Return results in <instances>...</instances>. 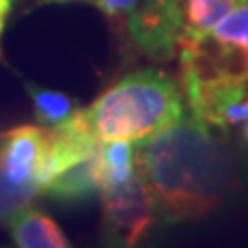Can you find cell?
Here are the masks:
<instances>
[{"mask_svg": "<svg viewBox=\"0 0 248 248\" xmlns=\"http://www.w3.org/2000/svg\"><path fill=\"white\" fill-rule=\"evenodd\" d=\"M135 161L166 223L201 221L242 190L236 151L188 114L137 143Z\"/></svg>", "mask_w": 248, "mask_h": 248, "instance_id": "cell-1", "label": "cell"}, {"mask_svg": "<svg viewBox=\"0 0 248 248\" xmlns=\"http://www.w3.org/2000/svg\"><path fill=\"white\" fill-rule=\"evenodd\" d=\"M85 122L97 141L143 143L186 116V102L174 77L141 68L110 85L89 108Z\"/></svg>", "mask_w": 248, "mask_h": 248, "instance_id": "cell-2", "label": "cell"}, {"mask_svg": "<svg viewBox=\"0 0 248 248\" xmlns=\"http://www.w3.org/2000/svg\"><path fill=\"white\" fill-rule=\"evenodd\" d=\"M176 56L182 91L248 83V0L238 2L207 35L180 42Z\"/></svg>", "mask_w": 248, "mask_h": 248, "instance_id": "cell-3", "label": "cell"}, {"mask_svg": "<svg viewBox=\"0 0 248 248\" xmlns=\"http://www.w3.org/2000/svg\"><path fill=\"white\" fill-rule=\"evenodd\" d=\"M102 201V228L110 246H137L159 221L157 207L139 172L126 184L104 190Z\"/></svg>", "mask_w": 248, "mask_h": 248, "instance_id": "cell-4", "label": "cell"}, {"mask_svg": "<svg viewBox=\"0 0 248 248\" xmlns=\"http://www.w3.org/2000/svg\"><path fill=\"white\" fill-rule=\"evenodd\" d=\"M128 37L149 60L168 62L178 50V23L172 0H141L124 21Z\"/></svg>", "mask_w": 248, "mask_h": 248, "instance_id": "cell-5", "label": "cell"}, {"mask_svg": "<svg viewBox=\"0 0 248 248\" xmlns=\"http://www.w3.org/2000/svg\"><path fill=\"white\" fill-rule=\"evenodd\" d=\"M48 130L42 124H19L0 133V170L17 184L35 186ZM40 192V190H37Z\"/></svg>", "mask_w": 248, "mask_h": 248, "instance_id": "cell-6", "label": "cell"}, {"mask_svg": "<svg viewBox=\"0 0 248 248\" xmlns=\"http://www.w3.org/2000/svg\"><path fill=\"white\" fill-rule=\"evenodd\" d=\"M6 228L15 246L19 248H68L71 240L48 213L25 205L6 219Z\"/></svg>", "mask_w": 248, "mask_h": 248, "instance_id": "cell-7", "label": "cell"}, {"mask_svg": "<svg viewBox=\"0 0 248 248\" xmlns=\"http://www.w3.org/2000/svg\"><path fill=\"white\" fill-rule=\"evenodd\" d=\"M180 42L199 40L242 0H172Z\"/></svg>", "mask_w": 248, "mask_h": 248, "instance_id": "cell-8", "label": "cell"}, {"mask_svg": "<svg viewBox=\"0 0 248 248\" xmlns=\"http://www.w3.org/2000/svg\"><path fill=\"white\" fill-rule=\"evenodd\" d=\"M95 192H99L95 174V151L89 157L77 161L75 166L60 172L42 188V195L66 205L83 203V201L91 199Z\"/></svg>", "mask_w": 248, "mask_h": 248, "instance_id": "cell-9", "label": "cell"}, {"mask_svg": "<svg viewBox=\"0 0 248 248\" xmlns=\"http://www.w3.org/2000/svg\"><path fill=\"white\" fill-rule=\"evenodd\" d=\"M95 174L99 192L126 184L137 174L135 143L99 141L95 149Z\"/></svg>", "mask_w": 248, "mask_h": 248, "instance_id": "cell-10", "label": "cell"}, {"mask_svg": "<svg viewBox=\"0 0 248 248\" xmlns=\"http://www.w3.org/2000/svg\"><path fill=\"white\" fill-rule=\"evenodd\" d=\"M25 89L31 97V104H33L35 118L42 126H56L79 108L73 97H68L62 91L46 89L33 83H25Z\"/></svg>", "mask_w": 248, "mask_h": 248, "instance_id": "cell-11", "label": "cell"}, {"mask_svg": "<svg viewBox=\"0 0 248 248\" xmlns=\"http://www.w3.org/2000/svg\"><path fill=\"white\" fill-rule=\"evenodd\" d=\"M37 192L35 186L17 184L0 170V221H6L13 213H17L21 207L29 205Z\"/></svg>", "mask_w": 248, "mask_h": 248, "instance_id": "cell-12", "label": "cell"}, {"mask_svg": "<svg viewBox=\"0 0 248 248\" xmlns=\"http://www.w3.org/2000/svg\"><path fill=\"white\" fill-rule=\"evenodd\" d=\"M89 2L102 11L108 19L126 21V17L137 9V4L141 0H89Z\"/></svg>", "mask_w": 248, "mask_h": 248, "instance_id": "cell-13", "label": "cell"}, {"mask_svg": "<svg viewBox=\"0 0 248 248\" xmlns=\"http://www.w3.org/2000/svg\"><path fill=\"white\" fill-rule=\"evenodd\" d=\"M13 6H15V0H0V40H2V33H4V27H6V21H9Z\"/></svg>", "mask_w": 248, "mask_h": 248, "instance_id": "cell-14", "label": "cell"}, {"mask_svg": "<svg viewBox=\"0 0 248 248\" xmlns=\"http://www.w3.org/2000/svg\"><path fill=\"white\" fill-rule=\"evenodd\" d=\"M240 143H242L244 147H248V120L242 122V128H240Z\"/></svg>", "mask_w": 248, "mask_h": 248, "instance_id": "cell-15", "label": "cell"}, {"mask_svg": "<svg viewBox=\"0 0 248 248\" xmlns=\"http://www.w3.org/2000/svg\"><path fill=\"white\" fill-rule=\"evenodd\" d=\"M48 2H68V0H48Z\"/></svg>", "mask_w": 248, "mask_h": 248, "instance_id": "cell-16", "label": "cell"}]
</instances>
